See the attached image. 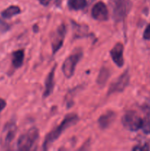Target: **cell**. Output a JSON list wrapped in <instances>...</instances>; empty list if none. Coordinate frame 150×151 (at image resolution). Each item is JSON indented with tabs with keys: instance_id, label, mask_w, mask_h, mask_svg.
<instances>
[{
	"instance_id": "cell-15",
	"label": "cell",
	"mask_w": 150,
	"mask_h": 151,
	"mask_svg": "<svg viewBox=\"0 0 150 151\" xmlns=\"http://www.w3.org/2000/svg\"><path fill=\"white\" fill-rule=\"evenodd\" d=\"M110 76V72L107 68H101L97 78V83L99 86H104L107 83Z\"/></svg>"
},
{
	"instance_id": "cell-5",
	"label": "cell",
	"mask_w": 150,
	"mask_h": 151,
	"mask_svg": "<svg viewBox=\"0 0 150 151\" xmlns=\"http://www.w3.org/2000/svg\"><path fill=\"white\" fill-rule=\"evenodd\" d=\"M81 57H82L81 52H76L69 55L65 60L63 66H62V71H63V74L66 78H69L73 76L75 68H76L78 62L80 60Z\"/></svg>"
},
{
	"instance_id": "cell-7",
	"label": "cell",
	"mask_w": 150,
	"mask_h": 151,
	"mask_svg": "<svg viewBox=\"0 0 150 151\" xmlns=\"http://www.w3.org/2000/svg\"><path fill=\"white\" fill-rule=\"evenodd\" d=\"M129 81V72L126 70L117 78V80L115 82H113L111 84L108 90V94H113V93L121 92V91H123L125 89V88L127 86Z\"/></svg>"
},
{
	"instance_id": "cell-9",
	"label": "cell",
	"mask_w": 150,
	"mask_h": 151,
	"mask_svg": "<svg viewBox=\"0 0 150 151\" xmlns=\"http://www.w3.org/2000/svg\"><path fill=\"white\" fill-rule=\"evenodd\" d=\"M65 35H66V27L64 24H61L57 28L51 41L53 53L57 52L62 47L64 41Z\"/></svg>"
},
{
	"instance_id": "cell-16",
	"label": "cell",
	"mask_w": 150,
	"mask_h": 151,
	"mask_svg": "<svg viewBox=\"0 0 150 151\" xmlns=\"http://www.w3.org/2000/svg\"><path fill=\"white\" fill-rule=\"evenodd\" d=\"M68 4L72 10H79L86 7L87 1L86 0H69Z\"/></svg>"
},
{
	"instance_id": "cell-18",
	"label": "cell",
	"mask_w": 150,
	"mask_h": 151,
	"mask_svg": "<svg viewBox=\"0 0 150 151\" xmlns=\"http://www.w3.org/2000/svg\"><path fill=\"white\" fill-rule=\"evenodd\" d=\"M149 150V147L147 145L143 146H136V147H133V150Z\"/></svg>"
},
{
	"instance_id": "cell-3",
	"label": "cell",
	"mask_w": 150,
	"mask_h": 151,
	"mask_svg": "<svg viewBox=\"0 0 150 151\" xmlns=\"http://www.w3.org/2000/svg\"><path fill=\"white\" fill-rule=\"evenodd\" d=\"M38 137H39V132L36 128H32L29 129L19 138L17 142L18 150H31L38 140Z\"/></svg>"
},
{
	"instance_id": "cell-10",
	"label": "cell",
	"mask_w": 150,
	"mask_h": 151,
	"mask_svg": "<svg viewBox=\"0 0 150 151\" xmlns=\"http://www.w3.org/2000/svg\"><path fill=\"white\" fill-rule=\"evenodd\" d=\"M110 55L113 62L119 67L123 66L124 60V46L121 43H117L110 50Z\"/></svg>"
},
{
	"instance_id": "cell-6",
	"label": "cell",
	"mask_w": 150,
	"mask_h": 151,
	"mask_svg": "<svg viewBox=\"0 0 150 151\" xmlns=\"http://www.w3.org/2000/svg\"><path fill=\"white\" fill-rule=\"evenodd\" d=\"M17 126L13 122H8L3 128L0 137V145L1 147H5L9 146L16 136Z\"/></svg>"
},
{
	"instance_id": "cell-12",
	"label": "cell",
	"mask_w": 150,
	"mask_h": 151,
	"mask_svg": "<svg viewBox=\"0 0 150 151\" xmlns=\"http://www.w3.org/2000/svg\"><path fill=\"white\" fill-rule=\"evenodd\" d=\"M56 65H54V67L51 70V72L49 73L46 78L45 81V90L44 92V97H47L52 93L54 89V72H55Z\"/></svg>"
},
{
	"instance_id": "cell-21",
	"label": "cell",
	"mask_w": 150,
	"mask_h": 151,
	"mask_svg": "<svg viewBox=\"0 0 150 151\" xmlns=\"http://www.w3.org/2000/svg\"><path fill=\"white\" fill-rule=\"evenodd\" d=\"M148 119L150 120V112H149V118H148Z\"/></svg>"
},
{
	"instance_id": "cell-8",
	"label": "cell",
	"mask_w": 150,
	"mask_h": 151,
	"mask_svg": "<svg viewBox=\"0 0 150 151\" xmlns=\"http://www.w3.org/2000/svg\"><path fill=\"white\" fill-rule=\"evenodd\" d=\"M91 16L97 21H107L109 18V12L106 4L102 1L96 3L91 10Z\"/></svg>"
},
{
	"instance_id": "cell-1",
	"label": "cell",
	"mask_w": 150,
	"mask_h": 151,
	"mask_svg": "<svg viewBox=\"0 0 150 151\" xmlns=\"http://www.w3.org/2000/svg\"><path fill=\"white\" fill-rule=\"evenodd\" d=\"M77 121L78 116L75 114H69L66 115L61 123L47 134L44 142V144H43V147L44 150H47L51 146V145L54 143L66 130L76 124Z\"/></svg>"
},
{
	"instance_id": "cell-17",
	"label": "cell",
	"mask_w": 150,
	"mask_h": 151,
	"mask_svg": "<svg viewBox=\"0 0 150 151\" xmlns=\"http://www.w3.org/2000/svg\"><path fill=\"white\" fill-rule=\"evenodd\" d=\"M144 38L146 40H150V24L147 25L144 32Z\"/></svg>"
},
{
	"instance_id": "cell-19",
	"label": "cell",
	"mask_w": 150,
	"mask_h": 151,
	"mask_svg": "<svg viewBox=\"0 0 150 151\" xmlns=\"http://www.w3.org/2000/svg\"><path fill=\"white\" fill-rule=\"evenodd\" d=\"M6 106V102L2 99H0V112L5 108Z\"/></svg>"
},
{
	"instance_id": "cell-4",
	"label": "cell",
	"mask_w": 150,
	"mask_h": 151,
	"mask_svg": "<svg viewBox=\"0 0 150 151\" xmlns=\"http://www.w3.org/2000/svg\"><path fill=\"white\" fill-rule=\"evenodd\" d=\"M124 127L131 131H137L142 128L144 119L135 111H129L123 116L121 119Z\"/></svg>"
},
{
	"instance_id": "cell-2",
	"label": "cell",
	"mask_w": 150,
	"mask_h": 151,
	"mask_svg": "<svg viewBox=\"0 0 150 151\" xmlns=\"http://www.w3.org/2000/svg\"><path fill=\"white\" fill-rule=\"evenodd\" d=\"M109 5L113 20L120 22L129 14L132 7V3L130 0H110Z\"/></svg>"
},
{
	"instance_id": "cell-20",
	"label": "cell",
	"mask_w": 150,
	"mask_h": 151,
	"mask_svg": "<svg viewBox=\"0 0 150 151\" xmlns=\"http://www.w3.org/2000/svg\"><path fill=\"white\" fill-rule=\"evenodd\" d=\"M38 1H39L40 3H41V4H43V5H48L49 3L51 1V0H38Z\"/></svg>"
},
{
	"instance_id": "cell-13",
	"label": "cell",
	"mask_w": 150,
	"mask_h": 151,
	"mask_svg": "<svg viewBox=\"0 0 150 151\" xmlns=\"http://www.w3.org/2000/svg\"><path fill=\"white\" fill-rule=\"evenodd\" d=\"M24 58V51L23 50H19L13 53L12 63L15 68H19L22 66Z\"/></svg>"
},
{
	"instance_id": "cell-11",
	"label": "cell",
	"mask_w": 150,
	"mask_h": 151,
	"mask_svg": "<svg viewBox=\"0 0 150 151\" xmlns=\"http://www.w3.org/2000/svg\"><path fill=\"white\" fill-rule=\"evenodd\" d=\"M115 119H116V114L112 111H108L100 116L99 119H98V123L100 128L102 129H106L113 124Z\"/></svg>"
},
{
	"instance_id": "cell-14",
	"label": "cell",
	"mask_w": 150,
	"mask_h": 151,
	"mask_svg": "<svg viewBox=\"0 0 150 151\" xmlns=\"http://www.w3.org/2000/svg\"><path fill=\"white\" fill-rule=\"evenodd\" d=\"M21 13V10L18 6H10V7H7V9L4 10L1 13V16L5 19H10L13 16H16V15L19 14Z\"/></svg>"
}]
</instances>
